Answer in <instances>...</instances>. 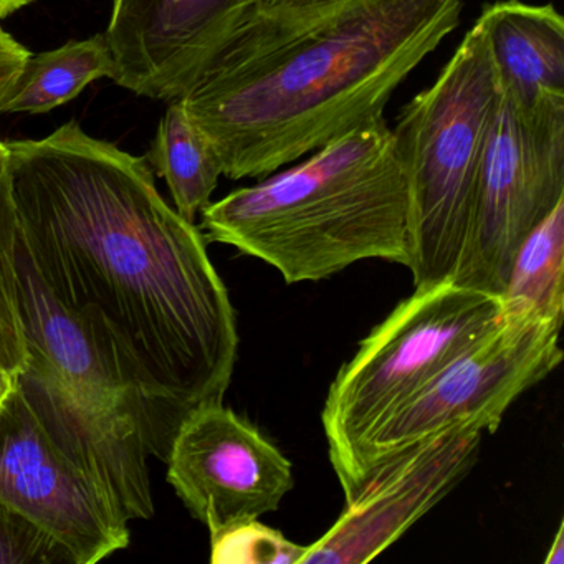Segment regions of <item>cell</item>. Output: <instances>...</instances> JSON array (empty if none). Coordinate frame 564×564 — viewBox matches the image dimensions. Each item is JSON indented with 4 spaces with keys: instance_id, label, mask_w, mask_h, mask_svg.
Returning a JSON list of instances; mask_svg holds the SVG:
<instances>
[{
    "instance_id": "9a60e30c",
    "label": "cell",
    "mask_w": 564,
    "mask_h": 564,
    "mask_svg": "<svg viewBox=\"0 0 564 564\" xmlns=\"http://www.w3.org/2000/svg\"><path fill=\"white\" fill-rule=\"evenodd\" d=\"M115 61L105 34L31 55L2 113H48L77 98L100 78H113Z\"/></svg>"
},
{
    "instance_id": "8fae6325",
    "label": "cell",
    "mask_w": 564,
    "mask_h": 564,
    "mask_svg": "<svg viewBox=\"0 0 564 564\" xmlns=\"http://www.w3.org/2000/svg\"><path fill=\"white\" fill-rule=\"evenodd\" d=\"M484 432L457 425L382 462L300 564H362L394 544L471 470Z\"/></svg>"
},
{
    "instance_id": "8992f818",
    "label": "cell",
    "mask_w": 564,
    "mask_h": 564,
    "mask_svg": "<svg viewBox=\"0 0 564 564\" xmlns=\"http://www.w3.org/2000/svg\"><path fill=\"white\" fill-rule=\"evenodd\" d=\"M503 318L501 296L447 282L415 289L361 343L329 386L322 424L341 478L369 435Z\"/></svg>"
},
{
    "instance_id": "7a4b0ae2",
    "label": "cell",
    "mask_w": 564,
    "mask_h": 564,
    "mask_svg": "<svg viewBox=\"0 0 564 564\" xmlns=\"http://www.w3.org/2000/svg\"><path fill=\"white\" fill-rule=\"evenodd\" d=\"M462 9L464 0H339L257 14L181 100L223 176L262 180L384 117Z\"/></svg>"
},
{
    "instance_id": "52a82bcc",
    "label": "cell",
    "mask_w": 564,
    "mask_h": 564,
    "mask_svg": "<svg viewBox=\"0 0 564 564\" xmlns=\"http://www.w3.org/2000/svg\"><path fill=\"white\" fill-rule=\"evenodd\" d=\"M561 326L503 308L494 332L465 349L369 435L338 478L346 501L358 495L382 462L415 442L457 425L494 434L513 402L563 361Z\"/></svg>"
},
{
    "instance_id": "ac0fdd59",
    "label": "cell",
    "mask_w": 564,
    "mask_h": 564,
    "mask_svg": "<svg viewBox=\"0 0 564 564\" xmlns=\"http://www.w3.org/2000/svg\"><path fill=\"white\" fill-rule=\"evenodd\" d=\"M305 546L259 520L240 521L210 534L214 564H300Z\"/></svg>"
},
{
    "instance_id": "7c38bea8",
    "label": "cell",
    "mask_w": 564,
    "mask_h": 564,
    "mask_svg": "<svg viewBox=\"0 0 564 564\" xmlns=\"http://www.w3.org/2000/svg\"><path fill=\"white\" fill-rule=\"evenodd\" d=\"M260 0H113L111 80L140 97L183 98L252 21Z\"/></svg>"
},
{
    "instance_id": "6da1fadb",
    "label": "cell",
    "mask_w": 564,
    "mask_h": 564,
    "mask_svg": "<svg viewBox=\"0 0 564 564\" xmlns=\"http://www.w3.org/2000/svg\"><path fill=\"white\" fill-rule=\"evenodd\" d=\"M19 242L51 295L110 349L137 389L150 454L224 402L239 351L236 310L206 237L164 200L154 173L68 121L6 141Z\"/></svg>"
},
{
    "instance_id": "603a6c76",
    "label": "cell",
    "mask_w": 564,
    "mask_h": 564,
    "mask_svg": "<svg viewBox=\"0 0 564 564\" xmlns=\"http://www.w3.org/2000/svg\"><path fill=\"white\" fill-rule=\"evenodd\" d=\"M18 372L9 371V369L0 366V409L4 405L6 399L11 394L12 389L15 388L18 382Z\"/></svg>"
},
{
    "instance_id": "4fadbf2b",
    "label": "cell",
    "mask_w": 564,
    "mask_h": 564,
    "mask_svg": "<svg viewBox=\"0 0 564 564\" xmlns=\"http://www.w3.org/2000/svg\"><path fill=\"white\" fill-rule=\"evenodd\" d=\"M477 22L507 97L521 105L564 98V21L553 4L497 0Z\"/></svg>"
},
{
    "instance_id": "44dd1931",
    "label": "cell",
    "mask_w": 564,
    "mask_h": 564,
    "mask_svg": "<svg viewBox=\"0 0 564 564\" xmlns=\"http://www.w3.org/2000/svg\"><path fill=\"white\" fill-rule=\"evenodd\" d=\"M339 0H260L259 15H289L316 11ZM256 14V15H257Z\"/></svg>"
},
{
    "instance_id": "e0dca14e",
    "label": "cell",
    "mask_w": 564,
    "mask_h": 564,
    "mask_svg": "<svg viewBox=\"0 0 564 564\" xmlns=\"http://www.w3.org/2000/svg\"><path fill=\"white\" fill-rule=\"evenodd\" d=\"M18 236L9 151L0 141V366L19 375L28 362V348L19 313Z\"/></svg>"
},
{
    "instance_id": "d6986e66",
    "label": "cell",
    "mask_w": 564,
    "mask_h": 564,
    "mask_svg": "<svg viewBox=\"0 0 564 564\" xmlns=\"http://www.w3.org/2000/svg\"><path fill=\"white\" fill-rule=\"evenodd\" d=\"M74 564L67 551L28 518L0 503V564Z\"/></svg>"
},
{
    "instance_id": "2e32d148",
    "label": "cell",
    "mask_w": 564,
    "mask_h": 564,
    "mask_svg": "<svg viewBox=\"0 0 564 564\" xmlns=\"http://www.w3.org/2000/svg\"><path fill=\"white\" fill-rule=\"evenodd\" d=\"M501 302L507 312L563 325L564 200L518 247Z\"/></svg>"
},
{
    "instance_id": "5bb4252c",
    "label": "cell",
    "mask_w": 564,
    "mask_h": 564,
    "mask_svg": "<svg viewBox=\"0 0 564 564\" xmlns=\"http://www.w3.org/2000/svg\"><path fill=\"white\" fill-rule=\"evenodd\" d=\"M144 160L166 181L177 214L187 223H196L197 216L213 203L223 164L181 98L170 101Z\"/></svg>"
},
{
    "instance_id": "30bf717a",
    "label": "cell",
    "mask_w": 564,
    "mask_h": 564,
    "mask_svg": "<svg viewBox=\"0 0 564 564\" xmlns=\"http://www.w3.org/2000/svg\"><path fill=\"white\" fill-rule=\"evenodd\" d=\"M166 462L177 497L210 534L279 510L295 485L292 462L224 402L184 417Z\"/></svg>"
},
{
    "instance_id": "cb8c5ba5",
    "label": "cell",
    "mask_w": 564,
    "mask_h": 564,
    "mask_svg": "<svg viewBox=\"0 0 564 564\" xmlns=\"http://www.w3.org/2000/svg\"><path fill=\"white\" fill-rule=\"evenodd\" d=\"M34 0H0V21L11 18L15 12L31 6Z\"/></svg>"
},
{
    "instance_id": "9c48e42d",
    "label": "cell",
    "mask_w": 564,
    "mask_h": 564,
    "mask_svg": "<svg viewBox=\"0 0 564 564\" xmlns=\"http://www.w3.org/2000/svg\"><path fill=\"white\" fill-rule=\"evenodd\" d=\"M0 503L57 541L74 564L130 544V528L94 465L58 434L15 382L0 409Z\"/></svg>"
},
{
    "instance_id": "5b68a950",
    "label": "cell",
    "mask_w": 564,
    "mask_h": 564,
    "mask_svg": "<svg viewBox=\"0 0 564 564\" xmlns=\"http://www.w3.org/2000/svg\"><path fill=\"white\" fill-rule=\"evenodd\" d=\"M501 87L480 24L468 29L437 80L392 128L408 173L415 289L454 276L467 243L481 154Z\"/></svg>"
},
{
    "instance_id": "7402d4cb",
    "label": "cell",
    "mask_w": 564,
    "mask_h": 564,
    "mask_svg": "<svg viewBox=\"0 0 564 564\" xmlns=\"http://www.w3.org/2000/svg\"><path fill=\"white\" fill-rule=\"evenodd\" d=\"M564 527L563 521L557 528L556 534H554L553 543H551L550 551H547L546 564H563L564 563Z\"/></svg>"
},
{
    "instance_id": "ba28073f",
    "label": "cell",
    "mask_w": 564,
    "mask_h": 564,
    "mask_svg": "<svg viewBox=\"0 0 564 564\" xmlns=\"http://www.w3.org/2000/svg\"><path fill=\"white\" fill-rule=\"evenodd\" d=\"M564 200V98L501 91L481 154L470 232L452 282L503 295L514 253Z\"/></svg>"
},
{
    "instance_id": "ffe728a7",
    "label": "cell",
    "mask_w": 564,
    "mask_h": 564,
    "mask_svg": "<svg viewBox=\"0 0 564 564\" xmlns=\"http://www.w3.org/2000/svg\"><path fill=\"white\" fill-rule=\"evenodd\" d=\"M31 55L24 45L0 28V113Z\"/></svg>"
},
{
    "instance_id": "3957f363",
    "label": "cell",
    "mask_w": 564,
    "mask_h": 564,
    "mask_svg": "<svg viewBox=\"0 0 564 564\" xmlns=\"http://www.w3.org/2000/svg\"><path fill=\"white\" fill-rule=\"evenodd\" d=\"M200 216L206 240L262 260L290 285L362 260L409 269L414 257L408 173L384 117L232 191Z\"/></svg>"
},
{
    "instance_id": "277c9868",
    "label": "cell",
    "mask_w": 564,
    "mask_h": 564,
    "mask_svg": "<svg viewBox=\"0 0 564 564\" xmlns=\"http://www.w3.org/2000/svg\"><path fill=\"white\" fill-rule=\"evenodd\" d=\"M19 313L28 362L19 375L100 468L123 520L154 514L148 421L117 356L94 339L39 279L18 236Z\"/></svg>"
}]
</instances>
